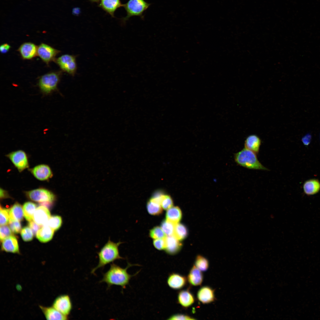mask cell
Segmentation results:
<instances>
[{"instance_id": "obj_1", "label": "cell", "mask_w": 320, "mask_h": 320, "mask_svg": "<svg viewBox=\"0 0 320 320\" xmlns=\"http://www.w3.org/2000/svg\"><path fill=\"white\" fill-rule=\"evenodd\" d=\"M135 265L140 266L138 264H132L128 263L126 267L123 268L113 263L111 264L109 270L103 274L100 282L106 283L108 288L112 285H117L121 286L122 289H125L129 284L130 279L139 272L131 275L127 272L129 268Z\"/></svg>"}, {"instance_id": "obj_2", "label": "cell", "mask_w": 320, "mask_h": 320, "mask_svg": "<svg viewBox=\"0 0 320 320\" xmlns=\"http://www.w3.org/2000/svg\"><path fill=\"white\" fill-rule=\"evenodd\" d=\"M123 242L116 243L111 241L110 238L107 242L97 252L99 261L97 266L92 269L91 273H95L98 268H103L106 265L115 261L124 259L119 254V247Z\"/></svg>"}, {"instance_id": "obj_3", "label": "cell", "mask_w": 320, "mask_h": 320, "mask_svg": "<svg viewBox=\"0 0 320 320\" xmlns=\"http://www.w3.org/2000/svg\"><path fill=\"white\" fill-rule=\"evenodd\" d=\"M257 154L245 148L234 154L235 162L238 165L248 169L268 170L258 160Z\"/></svg>"}, {"instance_id": "obj_4", "label": "cell", "mask_w": 320, "mask_h": 320, "mask_svg": "<svg viewBox=\"0 0 320 320\" xmlns=\"http://www.w3.org/2000/svg\"><path fill=\"white\" fill-rule=\"evenodd\" d=\"M62 74V71H59L50 72L41 76L38 83L41 92L48 95L57 90Z\"/></svg>"}, {"instance_id": "obj_5", "label": "cell", "mask_w": 320, "mask_h": 320, "mask_svg": "<svg viewBox=\"0 0 320 320\" xmlns=\"http://www.w3.org/2000/svg\"><path fill=\"white\" fill-rule=\"evenodd\" d=\"M150 5V4L145 0H129L124 4L123 7L126 12L127 16L122 19V21L125 23L130 17L134 16H139L143 19L144 12Z\"/></svg>"}, {"instance_id": "obj_6", "label": "cell", "mask_w": 320, "mask_h": 320, "mask_svg": "<svg viewBox=\"0 0 320 320\" xmlns=\"http://www.w3.org/2000/svg\"><path fill=\"white\" fill-rule=\"evenodd\" d=\"M76 57L75 55L65 54L56 58L55 62L59 66L62 71L74 76L77 68Z\"/></svg>"}, {"instance_id": "obj_7", "label": "cell", "mask_w": 320, "mask_h": 320, "mask_svg": "<svg viewBox=\"0 0 320 320\" xmlns=\"http://www.w3.org/2000/svg\"><path fill=\"white\" fill-rule=\"evenodd\" d=\"M27 197L31 200L40 202L52 203L55 199L54 194L49 191L43 188H39L26 192Z\"/></svg>"}, {"instance_id": "obj_8", "label": "cell", "mask_w": 320, "mask_h": 320, "mask_svg": "<svg viewBox=\"0 0 320 320\" xmlns=\"http://www.w3.org/2000/svg\"><path fill=\"white\" fill-rule=\"evenodd\" d=\"M63 315L68 316L73 308L70 297L67 294H63L57 297L53 301L52 306Z\"/></svg>"}, {"instance_id": "obj_9", "label": "cell", "mask_w": 320, "mask_h": 320, "mask_svg": "<svg viewBox=\"0 0 320 320\" xmlns=\"http://www.w3.org/2000/svg\"><path fill=\"white\" fill-rule=\"evenodd\" d=\"M60 52V51L44 43L38 46L37 55L48 65L51 62L55 61L56 57Z\"/></svg>"}, {"instance_id": "obj_10", "label": "cell", "mask_w": 320, "mask_h": 320, "mask_svg": "<svg viewBox=\"0 0 320 320\" xmlns=\"http://www.w3.org/2000/svg\"><path fill=\"white\" fill-rule=\"evenodd\" d=\"M7 156L19 172H22L28 167V157L23 151L20 150L12 152Z\"/></svg>"}, {"instance_id": "obj_11", "label": "cell", "mask_w": 320, "mask_h": 320, "mask_svg": "<svg viewBox=\"0 0 320 320\" xmlns=\"http://www.w3.org/2000/svg\"><path fill=\"white\" fill-rule=\"evenodd\" d=\"M197 298L203 304L212 303L216 300L215 290L209 286H202L197 292Z\"/></svg>"}, {"instance_id": "obj_12", "label": "cell", "mask_w": 320, "mask_h": 320, "mask_svg": "<svg viewBox=\"0 0 320 320\" xmlns=\"http://www.w3.org/2000/svg\"><path fill=\"white\" fill-rule=\"evenodd\" d=\"M187 282V277L176 273H170L167 279L168 286L174 290L182 289L186 285Z\"/></svg>"}, {"instance_id": "obj_13", "label": "cell", "mask_w": 320, "mask_h": 320, "mask_svg": "<svg viewBox=\"0 0 320 320\" xmlns=\"http://www.w3.org/2000/svg\"><path fill=\"white\" fill-rule=\"evenodd\" d=\"M37 48L38 47L34 43L26 42L22 44L17 51L23 59L29 60L32 59L37 55Z\"/></svg>"}, {"instance_id": "obj_14", "label": "cell", "mask_w": 320, "mask_h": 320, "mask_svg": "<svg viewBox=\"0 0 320 320\" xmlns=\"http://www.w3.org/2000/svg\"><path fill=\"white\" fill-rule=\"evenodd\" d=\"M30 171L36 178L41 181L47 180L52 176L50 168L46 164L38 165L30 169Z\"/></svg>"}, {"instance_id": "obj_15", "label": "cell", "mask_w": 320, "mask_h": 320, "mask_svg": "<svg viewBox=\"0 0 320 320\" xmlns=\"http://www.w3.org/2000/svg\"><path fill=\"white\" fill-rule=\"evenodd\" d=\"M195 300L193 295L189 289L180 290L178 293L177 303L183 308H187L191 306Z\"/></svg>"}, {"instance_id": "obj_16", "label": "cell", "mask_w": 320, "mask_h": 320, "mask_svg": "<svg viewBox=\"0 0 320 320\" xmlns=\"http://www.w3.org/2000/svg\"><path fill=\"white\" fill-rule=\"evenodd\" d=\"M50 217V212L47 207L42 205L36 209L33 220L37 224L43 226L47 224Z\"/></svg>"}, {"instance_id": "obj_17", "label": "cell", "mask_w": 320, "mask_h": 320, "mask_svg": "<svg viewBox=\"0 0 320 320\" xmlns=\"http://www.w3.org/2000/svg\"><path fill=\"white\" fill-rule=\"evenodd\" d=\"M123 5L120 0H100L98 6L112 17H114L116 11Z\"/></svg>"}, {"instance_id": "obj_18", "label": "cell", "mask_w": 320, "mask_h": 320, "mask_svg": "<svg viewBox=\"0 0 320 320\" xmlns=\"http://www.w3.org/2000/svg\"><path fill=\"white\" fill-rule=\"evenodd\" d=\"M39 307L47 320H60L68 319V316L63 315L52 306L46 307L40 305Z\"/></svg>"}, {"instance_id": "obj_19", "label": "cell", "mask_w": 320, "mask_h": 320, "mask_svg": "<svg viewBox=\"0 0 320 320\" xmlns=\"http://www.w3.org/2000/svg\"><path fill=\"white\" fill-rule=\"evenodd\" d=\"M165 240L166 246L164 250L167 254L174 255L180 251L182 244L174 236H167Z\"/></svg>"}, {"instance_id": "obj_20", "label": "cell", "mask_w": 320, "mask_h": 320, "mask_svg": "<svg viewBox=\"0 0 320 320\" xmlns=\"http://www.w3.org/2000/svg\"><path fill=\"white\" fill-rule=\"evenodd\" d=\"M188 282L193 286H199L202 284L204 276L202 271L194 265L191 268L187 277Z\"/></svg>"}, {"instance_id": "obj_21", "label": "cell", "mask_w": 320, "mask_h": 320, "mask_svg": "<svg viewBox=\"0 0 320 320\" xmlns=\"http://www.w3.org/2000/svg\"><path fill=\"white\" fill-rule=\"evenodd\" d=\"M2 249L7 252L19 254L17 241L14 236H9L2 241Z\"/></svg>"}, {"instance_id": "obj_22", "label": "cell", "mask_w": 320, "mask_h": 320, "mask_svg": "<svg viewBox=\"0 0 320 320\" xmlns=\"http://www.w3.org/2000/svg\"><path fill=\"white\" fill-rule=\"evenodd\" d=\"M261 143V140L258 136L255 135H251L246 138L244 142V148L257 155L259 153Z\"/></svg>"}, {"instance_id": "obj_23", "label": "cell", "mask_w": 320, "mask_h": 320, "mask_svg": "<svg viewBox=\"0 0 320 320\" xmlns=\"http://www.w3.org/2000/svg\"><path fill=\"white\" fill-rule=\"evenodd\" d=\"M303 188L305 194L308 196L313 195L319 191L320 182L318 179H311L304 182Z\"/></svg>"}, {"instance_id": "obj_24", "label": "cell", "mask_w": 320, "mask_h": 320, "mask_svg": "<svg viewBox=\"0 0 320 320\" xmlns=\"http://www.w3.org/2000/svg\"><path fill=\"white\" fill-rule=\"evenodd\" d=\"M54 230L47 225L42 226L37 231L36 237L41 242H47L52 238Z\"/></svg>"}, {"instance_id": "obj_25", "label": "cell", "mask_w": 320, "mask_h": 320, "mask_svg": "<svg viewBox=\"0 0 320 320\" xmlns=\"http://www.w3.org/2000/svg\"><path fill=\"white\" fill-rule=\"evenodd\" d=\"M182 217V213L177 206H172L168 209L166 214V220L175 224L179 223Z\"/></svg>"}, {"instance_id": "obj_26", "label": "cell", "mask_w": 320, "mask_h": 320, "mask_svg": "<svg viewBox=\"0 0 320 320\" xmlns=\"http://www.w3.org/2000/svg\"><path fill=\"white\" fill-rule=\"evenodd\" d=\"M23 207L19 204L16 202L9 210L10 220L21 221L23 219Z\"/></svg>"}, {"instance_id": "obj_27", "label": "cell", "mask_w": 320, "mask_h": 320, "mask_svg": "<svg viewBox=\"0 0 320 320\" xmlns=\"http://www.w3.org/2000/svg\"><path fill=\"white\" fill-rule=\"evenodd\" d=\"M36 207V205L31 202H27L24 204L23 207L24 216L29 222L33 220Z\"/></svg>"}, {"instance_id": "obj_28", "label": "cell", "mask_w": 320, "mask_h": 320, "mask_svg": "<svg viewBox=\"0 0 320 320\" xmlns=\"http://www.w3.org/2000/svg\"><path fill=\"white\" fill-rule=\"evenodd\" d=\"M188 230L183 224L178 223L175 224L173 236L179 241L185 239L187 236Z\"/></svg>"}, {"instance_id": "obj_29", "label": "cell", "mask_w": 320, "mask_h": 320, "mask_svg": "<svg viewBox=\"0 0 320 320\" xmlns=\"http://www.w3.org/2000/svg\"><path fill=\"white\" fill-rule=\"evenodd\" d=\"M147 209L149 213L153 215H159L163 212V208L160 204L150 200L147 203Z\"/></svg>"}, {"instance_id": "obj_30", "label": "cell", "mask_w": 320, "mask_h": 320, "mask_svg": "<svg viewBox=\"0 0 320 320\" xmlns=\"http://www.w3.org/2000/svg\"><path fill=\"white\" fill-rule=\"evenodd\" d=\"M194 265L201 271H205L208 269L209 263L208 260L204 257L200 255L196 257Z\"/></svg>"}, {"instance_id": "obj_31", "label": "cell", "mask_w": 320, "mask_h": 320, "mask_svg": "<svg viewBox=\"0 0 320 320\" xmlns=\"http://www.w3.org/2000/svg\"><path fill=\"white\" fill-rule=\"evenodd\" d=\"M62 223V219L60 216L55 215L50 217L46 225L56 231L61 227Z\"/></svg>"}, {"instance_id": "obj_32", "label": "cell", "mask_w": 320, "mask_h": 320, "mask_svg": "<svg viewBox=\"0 0 320 320\" xmlns=\"http://www.w3.org/2000/svg\"><path fill=\"white\" fill-rule=\"evenodd\" d=\"M175 224L165 220L162 221L161 227L167 236H172L174 234Z\"/></svg>"}, {"instance_id": "obj_33", "label": "cell", "mask_w": 320, "mask_h": 320, "mask_svg": "<svg viewBox=\"0 0 320 320\" xmlns=\"http://www.w3.org/2000/svg\"><path fill=\"white\" fill-rule=\"evenodd\" d=\"M149 235L154 239L164 238L167 236L161 227L158 226H155L150 230Z\"/></svg>"}, {"instance_id": "obj_34", "label": "cell", "mask_w": 320, "mask_h": 320, "mask_svg": "<svg viewBox=\"0 0 320 320\" xmlns=\"http://www.w3.org/2000/svg\"><path fill=\"white\" fill-rule=\"evenodd\" d=\"M173 205V200L171 197L167 195H164L161 202V205L164 210H167L172 207Z\"/></svg>"}, {"instance_id": "obj_35", "label": "cell", "mask_w": 320, "mask_h": 320, "mask_svg": "<svg viewBox=\"0 0 320 320\" xmlns=\"http://www.w3.org/2000/svg\"><path fill=\"white\" fill-rule=\"evenodd\" d=\"M21 235L23 240L25 241L31 240L33 237V233L28 227H25L22 230Z\"/></svg>"}, {"instance_id": "obj_36", "label": "cell", "mask_w": 320, "mask_h": 320, "mask_svg": "<svg viewBox=\"0 0 320 320\" xmlns=\"http://www.w3.org/2000/svg\"><path fill=\"white\" fill-rule=\"evenodd\" d=\"M9 210L2 209L0 207V221L1 225H6L9 223L10 218L9 214Z\"/></svg>"}, {"instance_id": "obj_37", "label": "cell", "mask_w": 320, "mask_h": 320, "mask_svg": "<svg viewBox=\"0 0 320 320\" xmlns=\"http://www.w3.org/2000/svg\"><path fill=\"white\" fill-rule=\"evenodd\" d=\"M12 235V231L8 225H1L0 228V238L2 241L5 238Z\"/></svg>"}, {"instance_id": "obj_38", "label": "cell", "mask_w": 320, "mask_h": 320, "mask_svg": "<svg viewBox=\"0 0 320 320\" xmlns=\"http://www.w3.org/2000/svg\"><path fill=\"white\" fill-rule=\"evenodd\" d=\"M9 227L12 231L15 233H18L21 231V225L19 221L9 220Z\"/></svg>"}, {"instance_id": "obj_39", "label": "cell", "mask_w": 320, "mask_h": 320, "mask_svg": "<svg viewBox=\"0 0 320 320\" xmlns=\"http://www.w3.org/2000/svg\"><path fill=\"white\" fill-rule=\"evenodd\" d=\"M166 237L164 238L154 239L153 240V244L156 249L159 250L165 249L166 246Z\"/></svg>"}, {"instance_id": "obj_40", "label": "cell", "mask_w": 320, "mask_h": 320, "mask_svg": "<svg viewBox=\"0 0 320 320\" xmlns=\"http://www.w3.org/2000/svg\"><path fill=\"white\" fill-rule=\"evenodd\" d=\"M167 320H196L193 317L188 315L181 313H177L170 316Z\"/></svg>"}, {"instance_id": "obj_41", "label": "cell", "mask_w": 320, "mask_h": 320, "mask_svg": "<svg viewBox=\"0 0 320 320\" xmlns=\"http://www.w3.org/2000/svg\"><path fill=\"white\" fill-rule=\"evenodd\" d=\"M164 195L162 191H157L154 193L150 200L161 205V200Z\"/></svg>"}, {"instance_id": "obj_42", "label": "cell", "mask_w": 320, "mask_h": 320, "mask_svg": "<svg viewBox=\"0 0 320 320\" xmlns=\"http://www.w3.org/2000/svg\"><path fill=\"white\" fill-rule=\"evenodd\" d=\"M28 226L34 235L36 234L37 231L41 227L40 225L37 224L33 220L29 222Z\"/></svg>"}, {"instance_id": "obj_43", "label": "cell", "mask_w": 320, "mask_h": 320, "mask_svg": "<svg viewBox=\"0 0 320 320\" xmlns=\"http://www.w3.org/2000/svg\"><path fill=\"white\" fill-rule=\"evenodd\" d=\"M311 139V135L308 133L303 137L302 138V141L304 145L308 146L310 143Z\"/></svg>"}, {"instance_id": "obj_44", "label": "cell", "mask_w": 320, "mask_h": 320, "mask_svg": "<svg viewBox=\"0 0 320 320\" xmlns=\"http://www.w3.org/2000/svg\"><path fill=\"white\" fill-rule=\"evenodd\" d=\"M11 48L10 45L7 43L1 44L0 46V51L2 54H5L8 52Z\"/></svg>"}, {"instance_id": "obj_45", "label": "cell", "mask_w": 320, "mask_h": 320, "mask_svg": "<svg viewBox=\"0 0 320 320\" xmlns=\"http://www.w3.org/2000/svg\"><path fill=\"white\" fill-rule=\"evenodd\" d=\"M8 195L7 191L1 188L0 189V198L1 199L7 197Z\"/></svg>"}, {"instance_id": "obj_46", "label": "cell", "mask_w": 320, "mask_h": 320, "mask_svg": "<svg viewBox=\"0 0 320 320\" xmlns=\"http://www.w3.org/2000/svg\"><path fill=\"white\" fill-rule=\"evenodd\" d=\"M90 1L92 2H98L100 0H89Z\"/></svg>"}]
</instances>
